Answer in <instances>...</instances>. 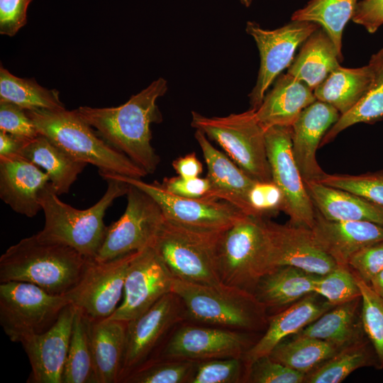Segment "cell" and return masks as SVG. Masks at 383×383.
<instances>
[{"mask_svg": "<svg viewBox=\"0 0 383 383\" xmlns=\"http://www.w3.org/2000/svg\"><path fill=\"white\" fill-rule=\"evenodd\" d=\"M167 88L160 77L119 106H80L76 111L103 140L150 174L160 160L151 145L150 126L162 121L156 102Z\"/></svg>", "mask_w": 383, "mask_h": 383, "instance_id": "6da1fadb", "label": "cell"}, {"mask_svg": "<svg viewBox=\"0 0 383 383\" xmlns=\"http://www.w3.org/2000/svg\"><path fill=\"white\" fill-rule=\"evenodd\" d=\"M74 248L45 240L38 233L10 246L0 257V283L26 282L58 296L80 279L88 262Z\"/></svg>", "mask_w": 383, "mask_h": 383, "instance_id": "7a4b0ae2", "label": "cell"}, {"mask_svg": "<svg viewBox=\"0 0 383 383\" xmlns=\"http://www.w3.org/2000/svg\"><path fill=\"white\" fill-rule=\"evenodd\" d=\"M108 187L92 206L83 210L62 201L52 184L48 182L38 197L45 214L43 228L38 232L43 238L67 245L89 259H94L106 235L104 223L106 211L113 201L126 195L128 184L106 177Z\"/></svg>", "mask_w": 383, "mask_h": 383, "instance_id": "3957f363", "label": "cell"}, {"mask_svg": "<svg viewBox=\"0 0 383 383\" xmlns=\"http://www.w3.org/2000/svg\"><path fill=\"white\" fill-rule=\"evenodd\" d=\"M172 292L181 299L188 322L253 333L267 326L266 307L248 291L223 283L206 285L174 279Z\"/></svg>", "mask_w": 383, "mask_h": 383, "instance_id": "277c9868", "label": "cell"}, {"mask_svg": "<svg viewBox=\"0 0 383 383\" xmlns=\"http://www.w3.org/2000/svg\"><path fill=\"white\" fill-rule=\"evenodd\" d=\"M26 112L40 134L75 160L91 164L99 171L133 178L141 179L148 174L127 155L103 140L76 110L64 109Z\"/></svg>", "mask_w": 383, "mask_h": 383, "instance_id": "5b68a950", "label": "cell"}, {"mask_svg": "<svg viewBox=\"0 0 383 383\" xmlns=\"http://www.w3.org/2000/svg\"><path fill=\"white\" fill-rule=\"evenodd\" d=\"M223 231L188 228L165 218L152 247L174 279L216 285L222 283L218 252Z\"/></svg>", "mask_w": 383, "mask_h": 383, "instance_id": "8992f818", "label": "cell"}, {"mask_svg": "<svg viewBox=\"0 0 383 383\" xmlns=\"http://www.w3.org/2000/svg\"><path fill=\"white\" fill-rule=\"evenodd\" d=\"M218 265L222 283L254 292L261 277L272 270L264 217L245 216L223 232Z\"/></svg>", "mask_w": 383, "mask_h": 383, "instance_id": "52a82bcc", "label": "cell"}, {"mask_svg": "<svg viewBox=\"0 0 383 383\" xmlns=\"http://www.w3.org/2000/svg\"><path fill=\"white\" fill-rule=\"evenodd\" d=\"M191 126L220 145L228 157L253 179L272 181L265 130L257 119L255 109L223 117H207L192 111Z\"/></svg>", "mask_w": 383, "mask_h": 383, "instance_id": "ba28073f", "label": "cell"}, {"mask_svg": "<svg viewBox=\"0 0 383 383\" xmlns=\"http://www.w3.org/2000/svg\"><path fill=\"white\" fill-rule=\"evenodd\" d=\"M69 304L65 296L51 294L31 283H0V324L13 342L47 331Z\"/></svg>", "mask_w": 383, "mask_h": 383, "instance_id": "9c48e42d", "label": "cell"}, {"mask_svg": "<svg viewBox=\"0 0 383 383\" xmlns=\"http://www.w3.org/2000/svg\"><path fill=\"white\" fill-rule=\"evenodd\" d=\"M184 321V306L173 292L163 296L140 316L128 321L118 383L154 360L172 331Z\"/></svg>", "mask_w": 383, "mask_h": 383, "instance_id": "30bf717a", "label": "cell"}, {"mask_svg": "<svg viewBox=\"0 0 383 383\" xmlns=\"http://www.w3.org/2000/svg\"><path fill=\"white\" fill-rule=\"evenodd\" d=\"M104 178L113 177L132 184L150 196L160 207L166 220L188 228L222 231L247 216L232 204L212 197L187 198L165 191L160 182L147 183L109 172L99 171Z\"/></svg>", "mask_w": 383, "mask_h": 383, "instance_id": "8fae6325", "label": "cell"}, {"mask_svg": "<svg viewBox=\"0 0 383 383\" xmlns=\"http://www.w3.org/2000/svg\"><path fill=\"white\" fill-rule=\"evenodd\" d=\"M259 338L258 333L184 321L175 328L152 360L243 359Z\"/></svg>", "mask_w": 383, "mask_h": 383, "instance_id": "7c38bea8", "label": "cell"}, {"mask_svg": "<svg viewBox=\"0 0 383 383\" xmlns=\"http://www.w3.org/2000/svg\"><path fill=\"white\" fill-rule=\"evenodd\" d=\"M127 206L116 221L106 226L104 242L94 258L107 261L152 246L165 220L157 202L128 184Z\"/></svg>", "mask_w": 383, "mask_h": 383, "instance_id": "4fadbf2b", "label": "cell"}, {"mask_svg": "<svg viewBox=\"0 0 383 383\" xmlns=\"http://www.w3.org/2000/svg\"><path fill=\"white\" fill-rule=\"evenodd\" d=\"M135 252L107 261L89 259L80 279L65 295L70 304L89 321L109 318L123 296L126 276Z\"/></svg>", "mask_w": 383, "mask_h": 383, "instance_id": "5bb4252c", "label": "cell"}, {"mask_svg": "<svg viewBox=\"0 0 383 383\" xmlns=\"http://www.w3.org/2000/svg\"><path fill=\"white\" fill-rule=\"evenodd\" d=\"M265 142L272 180L283 194V211L289 217V223L311 229L316 209L293 156L292 126L266 129Z\"/></svg>", "mask_w": 383, "mask_h": 383, "instance_id": "9a60e30c", "label": "cell"}, {"mask_svg": "<svg viewBox=\"0 0 383 383\" xmlns=\"http://www.w3.org/2000/svg\"><path fill=\"white\" fill-rule=\"evenodd\" d=\"M321 26L310 21H292L274 30L248 21L246 31L255 40L260 56L256 84L249 94L251 108L257 109L266 91L282 71L293 62L296 48Z\"/></svg>", "mask_w": 383, "mask_h": 383, "instance_id": "2e32d148", "label": "cell"}, {"mask_svg": "<svg viewBox=\"0 0 383 383\" xmlns=\"http://www.w3.org/2000/svg\"><path fill=\"white\" fill-rule=\"evenodd\" d=\"M174 277L152 246L137 251L129 265L123 298L108 318L129 321L172 292Z\"/></svg>", "mask_w": 383, "mask_h": 383, "instance_id": "e0dca14e", "label": "cell"}, {"mask_svg": "<svg viewBox=\"0 0 383 383\" xmlns=\"http://www.w3.org/2000/svg\"><path fill=\"white\" fill-rule=\"evenodd\" d=\"M265 225L270 243L271 271L289 265L324 275L337 266L318 245L311 228L289 223L282 225L266 218Z\"/></svg>", "mask_w": 383, "mask_h": 383, "instance_id": "ac0fdd59", "label": "cell"}, {"mask_svg": "<svg viewBox=\"0 0 383 383\" xmlns=\"http://www.w3.org/2000/svg\"><path fill=\"white\" fill-rule=\"evenodd\" d=\"M75 309L69 304L47 331L23 338L31 372L28 383H62Z\"/></svg>", "mask_w": 383, "mask_h": 383, "instance_id": "d6986e66", "label": "cell"}, {"mask_svg": "<svg viewBox=\"0 0 383 383\" xmlns=\"http://www.w3.org/2000/svg\"><path fill=\"white\" fill-rule=\"evenodd\" d=\"M340 113L331 105L316 100L292 126V153L304 182H318L326 172L318 165L316 151Z\"/></svg>", "mask_w": 383, "mask_h": 383, "instance_id": "ffe728a7", "label": "cell"}, {"mask_svg": "<svg viewBox=\"0 0 383 383\" xmlns=\"http://www.w3.org/2000/svg\"><path fill=\"white\" fill-rule=\"evenodd\" d=\"M48 182L45 171L19 154L0 157V198L15 212L36 216L42 210L39 192Z\"/></svg>", "mask_w": 383, "mask_h": 383, "instance_id": "44dd1931", "label": "cell"}, {"mask_svg": "<svg viewBox=\"0 0 383 383\" xmlns=\"http://www.w3.org/2000/svg\"><path fill=\"white\" fill-rule=\"evenodd\" d=\"M195 138L207 167L211 196L225 201L247 216H255L248 194L256 182L223 152L216 149L201 131L196 130Z\"/></svg>", "mask_w": 383, "mask_h": 383, "instance_id": "7402d4cb", "label": "cell"}, {"mask_svg": "<svg viewBox=\"0 0 383 383\" xmlns=\"http://www.w3.org/2000/svg\"><path fill=\"white\" fill-rule=\"evenodd\" d=\"M333 307L323 297L313 292L269 316L263 334L243 359L245 369L259 357L268 355L279 343L296 334Z\"/></svg>", "mask_w": 383, "mask_h": 383, "instance_id": "603a6c76", "label": "cell"}, {"mask_svg": "<svg viewBox=\"0 0 383 383\" xmlns=\"http://www.w3.org/2000/svg\"><path fill=\"white\" fill-rule=\"evenodd\" d=\"M311 231L318 245L337 265H348L357 252L383 240L382 225L370 221L328 220L316 209Z\"/></svg>", "mask_w": 383, "mask_h": 383, "instance_id": "cb8c5ba5", "label": "cell"}, {"mask_svg": "<svg viewBox=\"0 0 383 383\" xmlns=\"http://www.w3.org/2000/svg\"><path fill=\"white\" fill-rule=\"evenodd\" d=\"M316 100L313 91L305 83L286 73L278 77L255 115L265 130L292 126L301 111Z\"/></svg>", "mask_w": 383, "mask_h": 383, "instance_id": "d4e9b609", "label": "cell"}, {"mask_svg": "<svg viewBox=\"0 0 383 383\" xmlns=\"http://www.w3.org/2000/svg\"><path fill=\"white\" fill-rule=\"evenodd\" d=\"M304 184L315 209L324 218L339 221H370L383 226V206L318 182Z\"/></svg>", "mask_w": 383, "mask_h": 383, "instance_id": "484cf974", "label": "cell"}, {"mask_svg": "<svg viewBox=\"0 0 383 383\" xmlns=\"http://www.w3.org/2000/svg\"><path fill=\"white\" fill-rule=\"evenodd\" d=\"M88 320V319H87ZM128 321H89L88 330L97 383H118Z\"/></svg>", "mask_w": 383, "mask_h": 383, "instance_id": "4316f807", "label": "cell"}, {"mask_svg": "<svg viewBox=\"0 0 383 383\" xmlns=\"http://www.w3.org/2000/svg\"><path fill=\"white\" fill-rule=\"evenodd\" d=\"M320 276L293 266L278 267L261 277L253 294L267 311L279 312L313 293Z\"/></svg>", "mask_w": 383, "mask_h": 383, "instance_id": "83f0119b", "label": "cell"}, {"mask_svg": "<svg viewBox=\"0 0 383 383\" xmlns=\"http://www.w3.org/2000/svg\"><path fill=\"white\" fill-rule=\"evenodd\" d=\"M294 335L320 339L339 349L364 339L361 296L331 308Z\"/></svg>", "mask_w": 383, "mask_h": 383, "instance_id": "f1b7e54d", "label": "cell"}, {"mask_svg": "<svg viewBox=\"0 0 383 383\" xmlns=\"http://www.w3.org/2000/svg\"><path fill=\"white\" fill-rule=\"evenodd\" d=\"M18 154L47 173L58 195L69 192L87 165L75 160L41 134L28 140Z\"/></svg>", "mask_w": 383, "mask_h": 383, "instance_id": "f546056e", "label": "cell"}, {"mask_svg": "<svg viewBox=\"0 0 383 383\" xmlns=\"http://www.w3.org/2000/svg\"><path fill=\"white\" fill-rule=\"evenodd\" d=\"M340 58L332 40L321 27L304 42L287 73L305 83L312 91L340 65Z\"/></svg>", "mask_w": 383, "mask_h": 383, "instance_id": "4dcf8cb0", "label": "cell"}, {"mask_svg": "<svg viewBox=\"0 0 383 383\" xmlns=\"http://www.w3.org/2000/svg\"><path fill=\"white\" fill-rule=\"evenodd\" d=\"M372 79L369 64L358 68L339 66L313 90V94L316 100L331 105L342 115L361 99Z\"/></svg>", "mask_w": 383, "mask_h": 383, "instance_id": "1f68e13d", "label": "cell"}, {"mask_svg": "<svg viewBox=\"0 0 383 383\" xmlns=\"http://www.w3.org/2000/svg\"><path fill=\"white\" fill-rule=\"evenodd\" d=\"M368 64L372 79L367 92L350 110L340 116L323 136L320 146L329 143L354 124L374 123L383 118V48L372 55Z\"/></svg>", "mask_w": 383, "mask_h": 383, "instance_id": "d6a6232c", "label": "cell"}, {"mask_svg": "<svg viewBox=\"0 0 383 383\" xmlns=\"http://www.w3.org/2000/svg\"><path fill=\"white\" fill-rule=\"evenodd\" d=\"M378 362L374 350L366 337L339 350L316 369L306 374L304 383H339L352 372Z\"/></svg>", "mask_w": 383, "mask_h": 383, "instance_id": "836d02e7", "label": "cell"}, {"mask_svg": "<svg viewBox=\"0 0 383 383\" xmlns=\"http://www.w3.org/2000/svg\"><path fill=\"white\" fill-rule=\"evenodd\" d=\"M339 350L320 339L292 335L279 343L268 355L294 370L307 374Z\"/></svg>", "mask_w": 383, "mask_h": 383, "instance_id": "e575fe53", "label": "cell"}, {"mask_svg": "<svg viewBox=\"0 0 383 383\" xmlns=\"http://www.w3.org/2000/svg\"><path fill=\"white\" fill-rule=\"evenodd\" d=\"M0 101L12 103L26 111L65 109L56 89L39 85L34 79L20 78L0 67Z\"/></svg>", "mask_w": 383, "mask_h": 383, "instance_id": "d590c367", "label": "cell"}, {"mask_svg": "<svg viewBox=\"0 0 383 383\" xmlns=\"http://www.w3.org/2000/svg\"><path fill=\"white\" fill-rule=\"evenodd\" d=\"M358 0H311L297 11L292 21L318 23L332 40L340 57L342 56V35L345 26L353 18Z\"/></svg>", "mask_w": 383, "mask_h": 383, "instance_id": "8d00e7d4", "label": "cell"}, {"mask_svg": "<svg viewBox=\"0 0 383 383\" xmlns=\"http://www.w3.org/2000/svg\"><path fill=\"white\" fill-rule=\"evenodd\" d=\"M62 383H97L88 320L76 309Z\"/></svg>", "mask_w": 383, "mask_h": 383, "instance_id": "74e56055", "label": "cell"}, {"mask_svg": "<svg viewBox=\"0 0 383 383\" xmlns=\"http://www.w3.org/2000/svg\"><path fill=\"white\" fill-rule=\"evenodd\" d=\"M353 273L361 293V319L364 331L374 350L378 368L382 369L383 298L356 272L353 271Z\"/></svg>", "mask_w": 383, "mask_h": 383, "instance_id": "f35d334b", "label": "cell"}, {"mask_svg": "<svg viewBox=\"0 0 383 383\" xmlns=\"http://www.w3.org/2000/svg\"><path fill=\"white\" fill-rule=\"evenodd\" d=\"M196 363L189 360H155L130 374L122 383H190Z\"/></svg>", "mask_w": 383, "mask_h": 383, "instance_id": "ab89813d", "label": "cell"}, {"mask_svg": "<svg viewBox=\"0 0 383 383\" xmlns=\"http://www.w3.org/2000/svg\"><path fill=\"white\" fill-rule=\"evenodd\" d=\"M314 292L335 306L361 296L353 271L349 265H337L330 272L321 275Z\"/></svg>", "mask_w": 383, "mask_h": 383, "instance_id": "60d3db41", "label": "cell"}, {"mask_svg": "<svg viewBox=\"0 0 383 383\" xmlns=\"http://www.w3.org/2000/svg\"><path fill=\"white\" fill-rule=\"evenodd\" d=\"M318 182L351 192L383 206V171L359 175L325 173Z\"/></svg>", "mask_w": 383, "mask_h": 383, "instance_id": "b9f144b4", "label": "cell"}, {"mask_svg": "<svg viewBox=\"0 0 383 383\" xmlns=\"http://www.w3.org/2000/svg\"><path fill=\"white\" fill-rule=\"evenodd\" d=\"M246 369L240 358L196 361L190 383L245 382Z\"/></svg>", "mask_w": 383, "mask_h": 383, "instance_id": "7bdbcfd3", "label": "cell"}, {"mask_svg": "<svg viewBox=\"0 0 383 383\" xmlns=\"http://www.w3.org/2000/svg\"><path fill=\"white\" fill-rule=\"evenodd\" d=\"M306 374L279 363L269 355L253 361L246 370L248 383H304Z\"/></svg>", "mask_w": 383, "mask_h": 383, "instance_id": "ee69618b", "label": "cell"}, {"mask_svg": "<svg viewBox=\"0 0 383 383\" xmlns=\"http://www.w3.org/2000/svg\"><path fill=\"white\" fill-rule=\"evenodd\" d=\"M248 199L257 216L266 218L283 211L284 196L273 181H256L249 192Z\"/></svg>", "mask_w": 383, "mask_h": 383, "instance_id": "f6af8a7d", "label": "cell"}, {"mask_svg": "<svg viewBox=\"0 0 383 383\" xmlns=\"http://www.w3.org/2000/svg\"><path fill=\"white\" fill-rule=\"evenodd\" d=\"M0 131L26 139L40 134L25 109L6 101H0Z\"/></svg>", "mask_w": 383, "mask_h": 383, "instance_id": "bcb514c9", "label": "cell"}, {"mask_svg": "<svg viewBox=\"0 0 383 383\" xmlns=\"http://www.w3.org/2000/svg\"><path fill=\"white\" fill-rule=\"evenodd\" d=\"M349 267L365 282L370 280L383 270V240L371 244L354 254Z\"/></svg>", "mask_w": 383, "mask_h": 383, "instance_id": "7dc6e473", "label": "cell"}, {"mask_svg": "<svg viewBox=\"0 0 383 383\" xmlns=\"http://www.w3.org/2000/svg\"><path fill=\"white\" fill-rule=\"evenodd\" d=\"M160 184L165 191L177 196L193 199L211 197V183L206 177L184 178L178 175L166 177Z\"/></svg>", "mask_w": 383, "mask_h": 383, "instance_id": "c3c4849f", "label": "cell"}, {"mask_svg": "<svg viewBox=\"0 0 383 383\" xmlns=\"http://www.w3.org/2000/svg\"><path fill=\"white\" fill-rule=\"evenodd\" d=\"M32 0H0V33L12 37L26 24Z\"/></svg>", "mask_w": 383, "mask_h": 383, "instance_id": "681fc988", "label": "cell"}, {"mask_svg": "<svg viewBox=\"0 0 383 383\" xmlns=\"http://www.w3.org/2000/svg\"><path fill=\"white\" fill-rule=\"evenodd\" d=\"M353 21L374 33L383 25V0H362L357 2Z\"/></svg>", "mask_w": 383, "mask_h": 383, "instance_id": "f907efd6", "label": "cell"}, {"mask_svg": "<svg viewBox=\"0 0 383 383\" xmlns=\"http://www.w3.org/2000/svg\"><path fill=\"white\" fill-rule=\"evenodd\" d=\"M177 174L184 178L198 177L203 172V165L195 152L181 156L172 162Z\"/></svg>", "mask_w": 383, "mask_h": 383, "instance_id": "816d5d0a", "label": "cell"}, {"mask_svg": "<svg viewBox=\"0 0 383 383\" xmlns=\"http://www.w3.org/2000/svg\"><path fill=\"white\" fill-rule=\"evenodd\" d=\"M28 140L0 131V157L18 154Z\"/></svg>", "mask_w": 383, "mask_h": 383, "instance_id": "f5cc1de1", "label": "cell"}, {"mask_svg": "<svg viewBox=\"0 0 383 383\" xmlns=\"http://www.w3.org/2000/svg\"><path fill=\"white\" fill-rule=\"evenodd\" d=\"M369 284L378 295L383 298V270L370 280Z\"/></svg>", "mask_w": 383, "mask_h": 383, "instance_id": "db71d44e", "label": "cell"}, {"mask_svg": "<svg viewBox=\"0 0 383 383\" xmlns=\"http://www.w3.org/2000/svg\"><path fill=\"white\" fill-rule=\"evenodd\" d=\"M239 1H240L242 4L248 7L251 4L252 0H239Z\"/></svg>", "mask_w": 383, "mask_h": 383, "instance_id": "11a10c76", "label": "cell"}]
</instances>
